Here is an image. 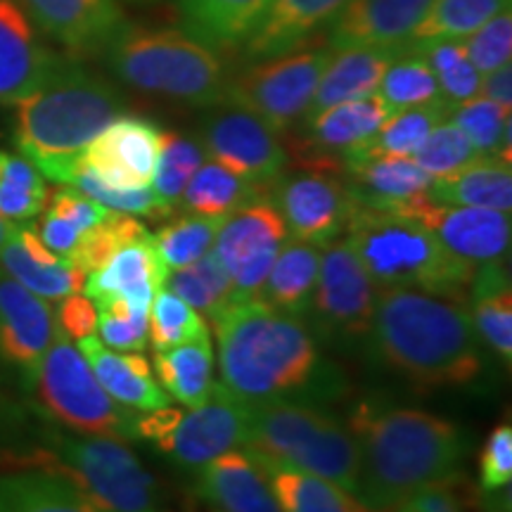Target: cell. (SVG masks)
<instances>
[{"mask_svg": "<svg viewBox=\"0 0 512 512\" xmlns=\"http://www.w3.org/2000/svg\"><path fill=\"white\" fill-rule=\"evenodd\" d=\"M29 380L41 406L60 425L91 437L138 439V413L121 406L102 389L79 347H74L64 332L57 330Z\"/></svg>", "mask_w": 512, "mask_h": 512, "instance_id": "obj_9", "label": "cell"}, {"mask_svg": "<svg viewBox=\"0 0 512 512\" xmlns=\"http://www.w3.org/2000/svg\"><path fill=\"white\" fill-rule=\"evenodd\" d=\"M437 235L441 245L472 266L508 259L512 226L508 211L479 207H448L434 204L430 197L411 214Z\"/></svg>", "mask_w": 512, "mask_h": 512, "instance_id": "obj_18", "label": "cell"}, {"mask_svg": "<svg viewBox=\"0 0 512 512\" xmlns=\"http://www.w3.org/2000/svg\"><path fill=\"white\" fill-rule=\"evenodd\" d=\"M290 240L287 226L268 197L223 216L214 240V254L233 280L238 299L259 297L266 275Z\"/></svg>", "mask_w": 512, "mask_h": 512, "instance_id": "obj_15", "label": "cell"}, {"mask_svg": "<svg viewBox=\"0 0 512 512\" xmlns=\"http://www.w3.org/2000/svg\"><path fill=\"white\" fill-rule=\"evenodd\" d=\"M150 233L143 226V221H138L136 216L128 214H112L105 221H100L98 226L81 235L79 245H76L74 254L69 256V261L83 273L98 271L119 252L121 247L128 242L145 238Z\"/></svg>", "mask_w": 512, "mask_h": 512, "instance_id": "obj_49", "label": "cell"}, {"mask_svg": "<svg viewBox=\"0 0 512 512\" xmlns=\"http://www.w3.org/2000/svg\"><path fill=\"white\" fill-rule=\"evenodd\" d=\"M245 448L264 463L292 465L354 494L361 451L349 427L297 401L249 403Z\"/></svg>", "mask_w": 512, "mask_h": 512, "instance_id": "obj_7", "label": "cell"}, {"mask_svg": "<svg viewBox=\"0 0 512 512\" xmlns=\"http://www.w3.org/2000/svg\"><path fill=\"white\" fill-rule=\"evenodd\" d=\"M164 287H169L195 311H202L207 323L219 316L233 299H238L233 280L214 252H207L195 264L171 271L166 275Z\"/></svg>", "mask_w": 512, "mask_h": 512, "instance_id": "obj_40", "label": "cell"}, {"mask_svg": "<svg viewBox=\"0 0 512 512\" xmlns=\"http://www.w3.org/2000/svg\"><path fill=\"white\" fill-rule=\"evenodd\" d=\"M195 494L219 512H283L264 465L249 448H235L197 467Z\"/></svg>", "mask_w": 512, "mask_h": 512, "instance_id": "obj_24", "label": "cell"}, {"mask_svg": "<svg viewBox=\"0 0 512 512\" xmlns=\"http://www.w3.org/2000/svg\"><path fill=\"white\" fill-rule=\"evenodd\" d=\"M394 512H411V510H406V508H399V510H394Z\"/></svg>", "mask_w": 512, "mask_h": 512, "instance_id": "obj_57", "label": "cell"}, {"mask_svg": "<svg viewBox=\"0 0 512 512\" xmlns=\"http://www.w3.org/2000/svg\"><path fill=\"white\" fill-rule=\"evenodd\" d=\"M475 157L479 155L465 133L451 119H444L432 128L425 143L415 150L413 162L434 181V178L453 174Z\"/></svg>", "mask_w": 512, "mask_h": 512, "instance_id": "obj_50", "label": "cell"}, {"mask_svg": "<svg viewBox=\"0 0 512 512\" xmlns=\"http://www.w3.org/2000/svg\"><path fill=\"white\" fill-rule=\"evenodd\" d=\"M162 126L147 117L121 114L83 150V164L114 188H143L152 183Z\"/></svg>", "mask_w": 512, "mask_h": 512, "instance_id": "obj_17", "label": "cell"}, {"mask_svg": "<svg viewBox=\"0 0 512 512\" xmlns=\"http://www.w3.org/2000/svg\"><path fill=\"white\" fill-rule=\"evenodd\" d=\"M12 463L69 479L100 512H169L157 479L119 439L53 434L46 446Z\"/></svg>", "mask_w": 512, "mask_h": 512, "instance_id": "obj_8", "label": "cell"}, {"mask_svg": "<svg viewBox=\"0 0 512 512\" xmlns=\"http://www.w3.org/2000/svg\"><path fill=\"white\" fill-rule=\"evenodd\" d=\"M292 240L328 247L347 233L356 200L339 171L299 169L283 174L268 190Z\"/></svg>", "mask_w": 512, "mask_h": 512, "instance_id": "obj_13", "label": "cell"}, {"mask_svg": "<svg viewBox=\"0 0 512 512\" xmlns=\"http://www.w3.org/2000/svg\"><path fill=\"white\" fill-rule=\"evenodd\" d=\"M508 8L510 0H434L403 48H418L430 41H463Z\"/></svg>", "mask_w": 512, "mask_h": 512, "instance_id": "obj_39", "label": "cell"}, {"mask_svg": "<svg viewBox=\"0 0 512 512\" xmlns=\"http://www.w3.org/2000/svg\"><path fill=\"white\" fill-rule=\"evenodd\" d=\"M0 512H100L76 486L38 467L0 475Z\"/></svg>", "mask_w": 512, "mask_h": 512, "instance_id": "obj_32", "label": "cell"}, {"mask_svg": "<svg viewBox=\"0 0 512 512\" xmlns=\"http://www.w3.org/2000/svg\"><path fill=\"white\" fill-rule=\"evenodd\" d=\"M166 275L169 273L159 259L155 238L147 233L145 238L128 242L105 266L93 271L83 292L93 299V304L126 299L136 309L150 311L152 297L159 287H164Z\"/></svg>", "mask_w": 512, "mask_h": 512, "instance_id": "obj_25", "label": "cell"}, {"mask_svg": "<svg viewBox=\"0 0 512 512\" xmlns=\"http://www.w3.org/2000/svg\"><path fill=\"white\" fill-rule=\"evenodd\" d=\"M0 268L29 292L38 294L41 299H53V302H60L74 292H83V285H86V273L79 271L72 261L60 259L57 264H46V261L34 259L19 242L17 228L12 238L0 247Z\"/></svg>", "mask_w": 512, "mask_h": 512, "instance_id": "obj_37", "label": "cell"}, {"mask_svg": "<svg viewBox=\"0 0 512 512\" xmlns=\"http://www.w3.org/2000/svg\"><path fill=\"white\" fill-rule=\"evenodd\" d=\"M48 202V185L27 157L0 150V216L12 223L36 219Z\"/></svg>", "mask_w": 512, "mask_h": 512, "instance_id": "obj_43", "label": "cell"}, {"mask_svg": "<svg viewBox=\"0 0 512 512\" xmlns=\"http://www.w3.org/2000/svg\"><path fill=\"white\" fill-rule=\"evenodd\" d=\"M271 0H178L183 27L211 48L230 50L247 41Z\"/></svg>", "mask_w": 512, "mask_h": 512, "instance_id": "obj_31", "label": "cell"}, {"mask_svg": "<svg viewBox=\"0 0 512 512\" xmlns=\"http://www.w3.org/2000/svg\"><path fill=\"white\" fill-rule=\"evenodd\" d=\"M434 0H349L332 19L330 50L403 48Z\"/></svg>", "mask_w": 512, "mask_h": 512, "instance_id": "obj_21", "label": "cell"}, {"mask_svg": "<svg viewBox=\"0 0 512 512\" xmlns=\"http://www.w3.org/2000/svg\"><path fill=\"white\" fill-rule=\"evenodd\" d=\"M320 252H323V247L292 238L287 240L278 259H275L271 273L266 275L259 299H264L273 309L290 313V316L306 318L313 290H316Z\"/></svg>", "mask_w": 512, "mask_h": 512, "instance_id": "obj_33", "label": "cell"}, {"mask_svg": "<svg viewBox=\"0 0 512 512\" xmlns=\"http://www.w3.org/2000/svg\"><path fill=\"white\" fill-rule=\"evenodd\" d=\"M420 53L430 62L434 76H437L441 98L448 105L456 107L479 95L482 86V74L477 72L475 64L467 57L463 41H430L418 48H406Z\"/></svg>", "mask_w": 512, "mask_h": 512, "instance_id": "obj_47", "label": "cell"}, {"mask_svg": "<svg viewBox=\"0 0 512 512\" xmlns=\"http://www.w3.org/2000/svg\"><path fill=\"white\" fill-rule=\"evenodd\" d=\"M152 366L169 399H176L185 408L200 406L216 387L214 347L209 332L181 347L155 351Z\"/></svg>", "mask_w": 512, "mask_h": 512, "instance_id": "obj_34", "label": "cell"}, {"mask_svg": "<svg viewBox=\"0 0 512 512\" xmlns=\"http://www.w3.org/2000/svg\"><path fill=\"white\" fill-rule=\"evenodd\" d=\"M451 105L444 98L427 102V105L408 107V110L392 112L368 143H363L349 155H387V157H413L415 150L425 143L430 131L441 121L448 119ZM347 155V157H349ZM344 162V159H342Z\"/></svg>", "mask_w": 512, "mask_h": 512, "instance_id": "obj_38", "label": "cell"}, {"mask_svg": "<svg viewBox=\"0 0 512 512\" xmlns=\"http://www.w3.org/2000/svg\"><path fill=\"white\" fill-rule=\"evenodd\" d=\"M479 95L486 100L496 102V105L512 110V67H498L494 72L482 76V86H479Z\"/></svg>", "mask_w": 512, "mask_h": 512, "instance_id": "obj_55", "label": "cell"}, {"mask_svg": "<svg viewBox=\"0 0 512 512\" xmlns=\"http://www.w3.org/2000/svg\"><path fill=\"white\" fill-rule=\"evenodd\" d=\"M79 351L91 366L93 375L98 377L102 389L121 406L150 413L171 403L169 394L152 377V368L143 354L114 351L95 335L79 339Z\"/></svg>", "mask_w": 512, "mask_h": 512, "instance_id": "obj_27", "label": "cell"}, {"mask_svg": "<svg viewBox=\"0 0 512 512\" xmlns=\"http://www.w3.org/2000/svg\"><path fill=\"white\" fill-rule=\"evenodd\" d=\"M448 119L465 133L477 155H491L512 162L510 110L477 95V98L451 107Z\"/></svg>", "mask_w": 512, "mask_h": 512, "instance_id": "obj_42", "label": "cell"}, {"mask_svg": "<svg viewBox=\"0 0 512 512\" xmlns=\"http://www.w3.org/2000/svg\"><path fill=\"white\" fill-rule=\"evenodd\" d=\"M349 430L361 451L354 496L373 512H394L422 486L460 470L465 434L451 420L418 408L363 401Z\"/></svg>", "mask_w": 512, "mask_h": 512, "instance_id": "obj_3", "label": "cell"}, {"mask_svg": "<svg viewBox=\"0 0 512 512\" xmlns=\"http://www.w3.org/2000/svg\"><path fill=\"white\" fill-rule=\"evenodd\" d=\"M259 197H268L259 185L249 183L247 178L233 174L223 164L209 159L192 174L190 183L185 185L181 207L188 214L223 219V216L233 214V211L259 200Z\"/></svg>", "mask_w": 512, "mask_h": 512, "instance_id": "obj_36", "label": "cell"}, {"mask_svg": "<svg viewBox=\"0 0 512 512\" xmlns=\"http://www.w3.org/2000/svg\"><path fill=\"white\" fill-rule=\"evenodd\" d=\"M472 323L477 335L505 366L512 363V285L503 261H491L477 268L467 292Z\"/></svg>", "mask_w": 512, "mask_h": 512, "instance_id": "obj_30", "label": "cell"}, {"mask_svg": "<svg viewBox=\"0 0 512 512\" xmlns=\"http://www.w3.org/2000/svg\"><path fill=\"white\" fill-rule=\"evenodd\" d=\"M332 50H292L256 60L228 79L226 102L256 114L278 133L304 119Z\"/></svg>", "mask_w": 512, "mask_h": 512, "instance_id": "obj_11", "label": "cell"}, {"mask_svg": "<svg viewBox=\"0 0 512 512\" xmlns=\"http://www.w3.org/2000/svg\"><path fill=\"white\" fill-rule=\"evenodd\" d=\"M55 323L57 330L79 342V339L93 335L95 328H98V309H95L91 297L74 292L69 294V297L60 299V309H57Z\"/></svg>", "mask_w": 512, "mask_h": 512, "instance_id": "obj_54", "label": "cell"}, {"mask_svg": "<svg viewBox=\"0 0 512 512\" xmlns=\"http://www.w3.org/2000/svg\"><path fill=\"white\" fill-rule=\"evenodd\" d=\"M150 344L155 351H166L181 347L185 342L207 335V320L200 313L192 309L190 304H185L178 294H174L169 287H159L152 297L150 304Z\"/></svg>", "mask_w": 512, "mask_h": 512, "instance_id": "obj_48", "label": "cell"}, {"mask_svg": "<svg viewBox=\"0 0 512 512\" xmlns=\"http://www.w3.org/2000/svg\"><path fill=\"white\" fill-rule=\"evenodd\" d=\"M209 325L219 339L221 384L240 401H297L335 392L304 318L249 297L233 299Z\"/></svg>", "mask_w": 512, "mask_h": 512, "instance_id": "obj_1", "label": "cell"}, {"mask_svg": "<svg viewBox=\"0 0 512 512\" xmlns=\"http://www.w3.org/2000/svg\"><path fill=\"white\" fill-rule=\"evenodd\" d=\"M98 309V330L100 342L114 351H133L143 354L147 347V332L150 311L136 309L126 299H110V302L95 304Z\"/></svg>", "mask_w": 512, "mask_h": 512, "instance_id": "obj_51", "label": "cell"}, {"mask_svg": "<svg viewBox=\"0 0 512 512\" xmlns=\"http://www.w3.org/2000/svg\"><path fill=\"white\" fill-rule=\"evenodd\" d=\"M342 176L358 207L366 209L408 216L430 197L432 178L413 157L349 155L342 162Z\"/></svg>", "mask_w": 512, "mask_h": 512, "instance_id": "obj_19", "label": "cell"}, {"mask_svg": "<svg viewBox=\"0 0 512 512\" xmlns=\"http://www.w3.org/2000/svg\"><path fill=\"white\" fill-rule=\"evenodd\" d=\"M512 482V427L498 425L484 441L479 458V489L486 494L510 489Z\"/></svg>", "mask_w": 512, "mask_h": 512, "instance_id": "obj_53", "label": "cell"}, {"mask_svg": "<svg viewBox=\"0 0 512 512\" xmlns=\"http://www.w3.org/2000/svg\"><path fill=\"white\" fill-rule=\"evenodd\" d=\"M204 162H207V152H204L200 140L162 128L155 174H152V190L171 209H176L181 204L185 185L190 183L192 174Z\"/></svg>", "mask_w": 512, "mask_h": 512, "instance_id": "obj_45", "label": "cell"}, {"mask_svg": "<svg viewBox=\"0 0 512 512\" xmlns=\"http://www.w3.org/2000/svg\"><path fill=\"white\" fill-rule=\"evenodd\" d=\"M380 287L373 283L347 240H335L320 252V271L309 311L320 337L356 342L368 337Z\"/></svg>", "mask_w": 512, "mask_h": 512, "instance_id": "obj_12", "label": "cell"}, {"mask_svg": "<svg viewBox=\"0 0 512 512\" xmlns=\"http://www.w3.org/2000/svg\"><path fill=\"white\" fill-rule=\"evenodd\" d=\"M119 81L140 93L190 107L226 102V64L207 43L185 29H143L126 24L102 50Z\"/></svg>", "mask_w": 512, "mask_h": 512, "instance_id": "obj_6", "label": "cell"}, {"mask_svg": "<svg viewBox=\"0 0 512 512\" xmlns=\"http://www.w3.org/2000/svg\"><path fill=\"white\" fill-rule=\"evenodd\" d=\"M60 183L72 185V188L83 192L86 197H91V200L102 204L105 209L114 211V214L147 216V219H164V216L174 214V209H171L150 185H143V188H114V185L100 181V178L83 164L81 157L64 171Z\"/></svg>", "mask_w": 512, "mask_h": 512, "instance_id": "obj_41", "label": "cell"}, {"mask_svg": "<svg viewBox=\"0 0 512 512\" xmlns=\"http://www.w3.org/2000/svg\"><path fill=\"white\" fill-rule=\"evenodd\" d=\"M259 463L264 465L275 501L283 512H373L330 479L292 465H275L264 460Z\"/></svg>", "mask_w": 512, "mask_h": 512, "instance_id": "obj_35", "label": "cell"}, {"mask_svg": "<svg viewBox=\"0 0 512 512\" xmlns=\"http://www.w3.org/2000/svg\"><path fill=\"white\" fill-rule=\"evenodd\" d=\"M349 0H271L245 41L249 62L299 50L335 19Z\"/></svg>", "mask_w": 512, "mask_h": 512, "instance_id": "obj_26", "label": "cell"}, {"mask_svg": "<svg viewBox=\"0 0 512 512\" xmlns=\"http://www.w3.org/2000/svg\"><path fill=\"white\" fill-rule=\"evenodd\" d=\"M389 107L380 95L347 100L302 119V136L292 152L299 169H325L342 174V159L351 150L368 143L389 117Z\"/></svg>", "mask_w": 512, "mask_h": 512, "instance_id": "obj_16", "label": "cell"}, {"mask_svg": "<svg viewBox=\"0 0 512 512\" xmlns=\"http://www.w3.org/2000/svg\"><path fill=\"white\" fill-rule=\"evenodd\" d=\"M200 126V143L209 159L226 166L261 190H271V185L285 174L287 150L278 131L266 124L256 114L242 110L238 105H216Z\"/></svg>", "mask_w": 512, "mask_h": 512, "instance_id": "obj_14", "label": "cell"}, {"mask_svg": "<svg viewBox=\"0 0 512 512\" xmlns=\"http://www.w3.org/2000/svg\"><path fill=\"white\" fill-rule=\"evenodd\" d=\"M370 351L418 389L467 387L484 370L482 339L467 299L387 287L377 294Z\"/></svg>", "mask_w": 512, "mask_h": 512, "instance_id": "obj_2", "label": "cell"}, {"mask_svg": "<svg viewBox=\"0 0 512 512\" xmlns=\"http://www.w3.org/2000/svg\"><path fill=\"white\" fill-rule=\"evenodd\" d=\"M15 228H17V223L8 221V219H5V216H0V247H3L5 242H8V240L12 238V233H15Z\"/></svg>", "mask_w": 512, "mask_h": 512, "instance_id": "obj_56", "label": "cell"}, {"mask_svg": "<svg viewBox=\"0 0 512 512\" xmlns=\"http://www.w3.org/2000/svg\"><path fill=\"white\" fill-rule=\"evenodd\" d=\"M60 60L38 41L19 0H0V102L17 105L53 74Z\"/></svg>", "mask_w": 512, "mask_h": 512, "instance_id": "obj_22", "label": "cell"}, {"mask_svg": "<svg viewBox=\"0 0 512 512\" xmlns=\"http://www.w3.org/2000/svg\"><path fill=\"white\" fill-rule=\"evenodd\" d=\"M467 57L479 74H489L512 60V12H498L477 31L463 38Z\"/></svg>", "mask_w": 512, "mask_h": 512, "instance_id": "obj_52", "label": "cell"}, {"mask_svg": "<svg viewBox=\"0 0 512 512\" xmlns=\"http://www.w3.org/2000/svg\"><path fill=\"white\" fill-rule=\"evenodd\" d=\"M29 19L72 55L102 53L126 27L114 0H19Z\"/></svg>", "mask_w": 512, "mask_h": 512, "instance_id": "obj_20", "label": "cell"}, {"mask_svg": "<svg viewBox=\"0 0 512 512\" xmlns=\"http://www.w3.org/2000/svg\"><path fill=\"white\" fill-rule=\"evenodd\" d=\"M249 403L228 392L216 382L214 392L200 406L181 408L164 406L138 415L136 434L152 441L174 463L197 470L209 460L235 451L247 444Z\"/></svg>", "mask_w": 512, "mask_h": 512, "instance_id": "obj_10", "label": "cell"}, {"mask_svg": "<svg viewBox=\"0 0 512 512\" xmlns=\"http://www.w3.org/2000/svg\"><path fill=\"white\" fill-rule=\"evenodd\" d=\"M57 335L55 313L0 268V356L31 375Z\"/></svg>", "mask_w": 512, "mask_h": 512, "instance_id": "obj_23", "label": "cell"}, {"mask_svg": "<svg viewBox=\"0 0 512 512\" xmlns=\"http://www.w3.org/2000/svg\"><path fill=\"white\" fill-rule=\"evenodd\" d=\"M344 240L380 290L411 287L467 299L477 273L413 216L356 207Z\"/></svg>", "mask_w": 512, "mask_h": 512, "instance_id": "obj_5", "label": "cell"}, {"mask_svg": "<svg viewBox=\"0 0 512 512\" xmlns=\"http://www.w3.org/2000/svg\"><path fill=\"white\" fill-rule=\"evenodd\" d=\"M124 112V95L112 83L62 57L53 74L17 102L15 143L43 178L60 183L64 171Z\"/></svg>", "mask_w": 512, "mask_h": 512, "instance_id": "obj_4", "label": "cell"}, {"mask_svg": "<svg viewBox=\"0 0 512 512\" xmlns=\"http://www.w3.org/2000/svg\"><path fill=\"white\" fill-rule=\"evenodd\" d=\"M494 512H503V510H494Z\"/></svg>", "mask_w": 512, "mask_h": 512, "instance_id": "obj_58", "label": "cell"}, {"mask_svg": "<svg viewBox=\"0 0 512 512\" xmlns=\"http://www.w3.org/2000/svg\"><path fill=\"white\" fill-rule=\"evenodd\" d=\"M403 48H342L330 53L306 117L347 100L377 93L384 72Z\"/></svg>", "mask_w": 512, "mask_h": 512, "instance_id": "obj_28", "label": "cell"}, {"mask_svg": "<svg viewBox=\"0 0 512 512\" xmlns=\"http://www.w3.org/2000/svg\"><path fill=\"white\" fill-rule=\"evenodd\" d=\"M430 200L448 207L512 209V166L501 157L479 155L453 174L434 178Z\"/></svg>", "mask_w": 512, "mask_h": 512, "instance_id": "obj_29", "label": "cell"}, {"mask_svg": "<svg viewBox=\"0 0 512 512\" xmlns=\"http://www.w3.org/2000/svg\"><path fill=\"white\" fill-rule=\"evenodd\" d=\"M377 95L389 107V112H399L439 100L441 91L430 62L420 53L403 48L384 72Z\"/></svg>", "mask_w": 512, "mask_h": 512, "instance_id": "obj_44", "label": "cell"}, {"mask_svg": "<svg viewBox=\"0 0 512 512\" xmlns=\"http://www.w3.org/2000/svg\"><path fill=\"white\" fill-rule=\"evenodd\" d=\"M221 221L223 219H214V216L185 214L159 228L152 238H155L157 254L166 273L195 264L197 259L211 252Z\"/></svg>", "mask_w": 512, "mask_h": 512, "instance_id": "obj_46", "label": "cell"}]
</instances>
